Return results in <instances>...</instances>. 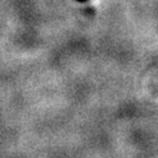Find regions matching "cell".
<instances>
[{
  "instance_id": "cell-1",
  "label": "cell",
  "mask_w": 158,
  "mask_h": 158,
  "mask_svg": "<svg viewBox=\"0 0 158 158\" xmlns=\"http://www.w3.org/2000/svg\"><path fill=\"white\" fill-rule=\"evenodd\" d=\"M78 2H85V0H78Z\"/></svg>"
}]
</instances>
